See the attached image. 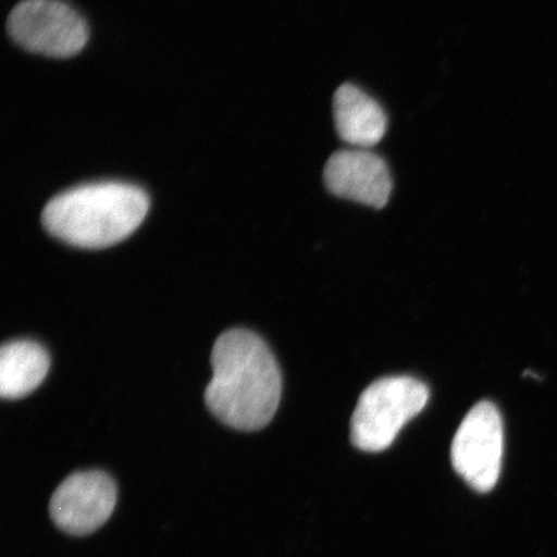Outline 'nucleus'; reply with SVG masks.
<instances>
[{
	"instance_id": "8",
	"label": "nucleus",
	"mask_w": 557,
	"mask_h": 557,
	"mask_svg": "<svg viewBox=\"0 0 557 557\" xmlns=\"http://www.w3.org/2000/svg\"><path fill=\"white\" fill-rule=\"evenodd\" d=\"M337 134L357 149L377 145L387 129V116L381 104L354 85L341 86L333 97Z\"/></svg>"
},
{
	"instance_id": "9",
	"label": "nucleus",
	"mask_w": 557,
	"mask_h": 557,
	"mask_svg": "<svg viewBox=\"0 0 557 557\" xmlns=\"http://www.w3.org/2000/svg\"><path fill=\"white\" fill-rule=\"evenodd\" d=\"M51 359L46 348L33 341H11L0 350V395L20 399L45 381Z\"/></svg>"
},
{
	"instance_id": "7",
	"label": "nucleus",
	"mask_w": 557,
	"mask_h": 557,
	"mask_svg": "<svg viewBox=\"0 0 557 557\" xmlns=\"http://www.w3.org/2000/svg\"><path fill=\"white\" fill-rule=\"evenodd\" d=\"M324 184L338 198L373 208L385 207L393 191L385 160L368 149L334 152L324 166Z\"/></svg>"
},
{
	"instance_id": "1",
	"label": "nucleus",
	"mask_w": 557,
	"mask_h": 557,
	"mask_svg": "<svg viewBox=\"0 0 557 557\" xmlns=\"http://www.w3.org/2000/svg\"><path fill=\"white\" fill-rule=\"evenodd\" d=\"M211 364L213 377L206 389L209 410L236 430L268 426L281 403L282 374L264 341L247 330L222 333Z\"/></svg>"
},
{
	"instance_id": "6",
	"label": "nucleus",
	"mask_w": 557,
	"mask_h": 557,
	"mask_svg": "<svg viewBox=\"0 0 557 557\" xmlns=\"http://www.w3.org/2000/svg\"><path fill=\"white\" fill-rule=\"evenodd\" d=\"M117 490L113 479L102 471L72 473L54 491L51 519L61 531L73 535L94 533L113 513Z\"/></svg>"
},
{
	"instance_id": "3",
	"label": "nucleus",
	"mask_w": 557,
	"mask_h": 557,
	"mask_svg": "<svg viewBox=\"0 0 557 557\" xmlns=\"http://www.w3.org/2000/svg\"><path fill=\"white\" fill-rule=\"evenodd\" d=\"M430 392L420 380L398 375L375 381L361 394L351 420L355 447L381 451L426 407Z\"/></svg>"
},
{
	"instance_id": "5",
	"label": "nucleus",
	"mask_w": 557,
	"mask_h": 557,
	"mask_svg": "<svg viewBox=\"0 0 557 557\" xmlns=\"http://www.w3.org/2000/svg\"><path fill=\"white\" fill-rule=\"evenodd\" d=\"M504 441V421L498 408L491 401H480L465 417L453 438V468L473 490L492 491L503 468Z\"/></svg>"
},
{
	"instance_id": "2",
	"label": "nucleus",
	"mask_w": 557,
	"mask_h": 557,
	"mask_svg": "<svg viewBox=\"0 0 557 557\" xmlns=\"http://www.w3.org/2000/svg\"><path fill=\"white\" fill-rule=\"evenodd\" d=\"M149 208L141 187L102 181L59 194L48 201L41 221L48 233L70 246L101 249L134 234Z\"/></svg>"
},
{
	"instance_id": "4",
	"label": "nucleus",
	"mask_w": 557,
	"mask_h": 557,
	"mask_svg": "<svg viewBox=\"0 0 557 557\" xmlns=\"http://www.w3.org/2000/svg\"><path fill=\"white\" fill-rule=\"evenodd\" d=\"M7 29L24 50L54 59L73 58L89 39L86 20L61 0H23Z\"/></svg>"
}]
</instances>
